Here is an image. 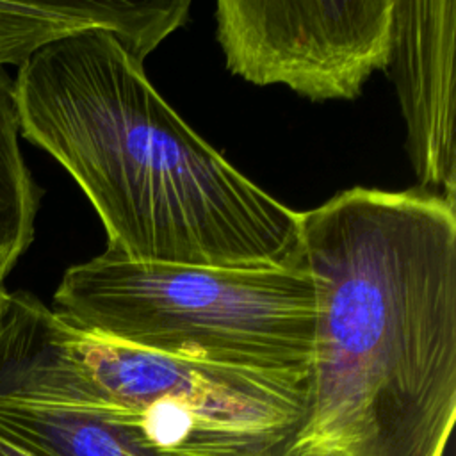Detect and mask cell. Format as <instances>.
Masks as SVG:
<instances>
[{"label":"cell","instance_id":"cell-1","mask_svg":"<svg viewBox=\"0 0 456 456\" xmlns=\"http://www.w3.org/2000/svg\"><path fill=\"white\" fill-rule=\"evenodd\" d=\"M317 297L290 456H444L456 419V207L353 187L299 212Z\"/></svg>","mask_w":456,"mask_h":456},{"label":"cell","instance_id":"cell-2","mask_svg":"<svg viewBox=\"0 0 456 456\" xmlns=\"http://www.w3.org/2000/svg\"><path fill=\"white\" fill-rule=\"evenodd\" d=\"M20 134L78 183L107 249L135 262L301 265L299 212L233 167L105 30L39 50L14 78Z\"/></svg>","mask_w":456,"mask_h":456},{"label":"cell","instance_id":"cell-3","mask_svg":"<svg viewBox=\"0 0 456 456\" xmlns=\"http://www.w3.org/2000/svg\"><path fill=\"white\" fill-rule=\"evenodd\" d=\"M308 376L123 344L25 290L11 292L0 326V399L77 403L137 456H290Z\"/></svg>","mask_w":456,"mask_h":456},{"label":"cell","instance_id":"cell-4","mask_svg":"<svg viewBox=\"0 0 456 456\" xmlns=\"http://www.w3.org/2000/svg\"><path fill=\"white\" fill-rule=\"evenodd\" d=\"M52 310L84 331L171 356L310 374L317 297L303 265L135 262L105 249L66 269Z\"/></svg>","mask_w":456,"mask_h":456},{"label":"cell","instance_id":"cell-5","mask_svg":"<svg viewBox=\"0 0 456 456\" xmlns=\"http://www.w3.org/2000/svg\"><path fill=\"white\" fill-rule=\"evenodd\" d=\"M394 0H219L226 68L256 86L314 100H353L387 69Z\"/></svg>","mask_w":456,"mask_h":456},{"label":"cell","instance_id":"cell-6","mask_svg":"<svg viewBox=\"0 0 456 456\" xmlns=\"http://www.w3.org/2000/svg\"><path fill=\"white\" fill-rule=\"evenodd\" d=\"M456 0H394L388 66L406 121V150L424 187L456 207Z\"/></svg>","mask_w":456,"mask_h":456},{"label":"cell","instance_id":"cell-7","mask_svg":"<svg viewBox=\"0 0 456 456\" xmlns=\"http://www.w3.org/2000/svg\"><path fill=\"white\" fill-rule=\"evenodd\" d=\"M191 2L0 0V68L23 66L57 41L105 30L139 61L187 20Z\"/></svg>","mask_w":456,"mask_h":456},{"label":"cell","instance_id":"cell-8","mask_svg":"<svg viewBox=\"0 0 456 456\" xmlns=\"http://www.w3.org/2000/svg\"><path fill=\"white\" fill-rule=\"evenodd\" d=\"M0 456H137L87 408L0 399Z\"/></svg>","mask_w":456,"mask_h":456},{"label":"cell","instance_id":"cell-9","mask_svg":"<svg viewBox=\"0 0 456 456\" xmlns=\"http://www.w3.org/2000/svg\"><path fill=\"white\" fill-rule=\"evenodd\" d=\"M41 191L20 150L14 78L0 68V281L34 240Z\"/></svg>","mask_w":456,"mask_h":456},{"label":"cell","instance_id":"cell-10","mask_svg":"<svg viewBox=\"0 0 456 456\" xmlns=\"http://www.w3.org/2000/svg\"><path fill=\"white\" fill-rule=\"evenodd\" d=\"M9 301H11V292L4 287V283L0 281V326H2V321L5 317V312L9 308Z\"/></svg>","mask_w":456,"mask_h":456}]
</instances>
